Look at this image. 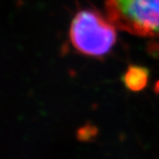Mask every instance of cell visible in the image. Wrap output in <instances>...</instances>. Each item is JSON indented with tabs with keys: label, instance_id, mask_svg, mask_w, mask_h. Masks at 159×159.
Segmentation results:
<instances>
[{
	"label": "cell",
	"instance_id": "1",
	"mask_svg": "<svg viewBox=\"0 0 159 159\" xmlns=\"http://www.w3.org/2000/svg\"><path fill=\"white\" fill-rule=\"evenodd\" d=\"M69 37L80 53L102 57L112 50L117 42L116 26L97 10L82 9L71 22Z\"/></svg>",
	"mask_w": 159,
	"mask_h": 159
},
{
	"label": "cell",
	"instance_id": "2",
	"mask_svg": "<svg viewBox=\"0 0 159 159\" xmlns=\"http://www.w3.org/2000/svg\"><path fill=\"white\" fill-rule=\"evenodd\" d=\"M108 19L119 29L159 37V0H103Z\"/></svg>",
	"mask_w": 159,
	"mask_h": 159
},
{
	"label": "cell",
	"instance_id": "3",
	"mask_svg": "<svg viewBox=\"0 0 159 159\" xmlns=\"http://www.w3.org/2000/svg\"><path fill=\"white\" fill-rule=\"evenodd\" d=\"M149 70L145 66L132 65L128 66L122 76V81L125 87L131 91L142 90L148 85Z\"/></svg>",
	"mask_w": 159,
	"mask_h": 159
},
{
	"label": "cell",
	"instance_id": "4",
	"mask_svg": "<svg viewBox=\"0 0 159 159\" xmlns=\"http://www.w3.org/2000/svg\"><path fill=\"white\" fill-rule=\"evenodd\" d=\"M149 52L153 55L154 57H159V45L157 43H151L149 46Z\"/></svg>",
	"mask_w": 159,
	"mask_h": 159
}]
</instances>
